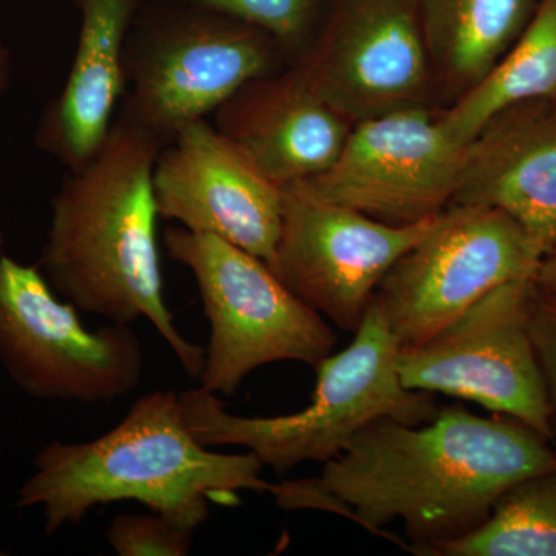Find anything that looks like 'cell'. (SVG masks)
Here are the masks:
<instances>
[{"mask_svg": "<svg viewBox=\"0 0 556 556\" xmlns=\"http://www.w3.org/2000/svg\"><path fill=\"white\" fill-rule=\"evenodd\" d=\"M466 146L430 109L401 110L353 124L338 160L295 185L388 225H412L453 203Z\"/></svg>", "mask_w": 556, "mask_h": 556, "instance_id": "cell-12", "label": "cell"}, {"mask_svg": "<svg viewBox=\"0 0 556 556\" xmlns=\"http://www.w3.org/2000/svg\"><path fill=\"white\" fill-rule=\"evenodd\" d=\"M556 104V0H540L521 35L473 89L438 119L459 144H468L500 113L525 102Z\"/></svg>", "mask_w": 556, "mask_h": 556, "instance_id": "cell-18", "label": "cell"}, {"mask_svg": "<svg viewBox=\"0 0 556 556\" xmlns=\"http://www.w3.org/2000/svg\"><path fill=\"white\" fill-rule=\"evenodd\" d=\"M185 2L251 25L269 35L278 46L295 47L308 36L321 0H185Z\"/></svg>", "mask_w": 556, "mask_h": 556, "instance_id": "cell-20", "label": "cell"}, {"mask_svg": "<svg viewBox=\"0 0 556 556\" xmlns=\"http://www.w3.org/2000/svg\"><path fill=\"white\" fill-rule=\"evenodd\" d=\"M0 364L27 396L108 404L127 396L144 372V350L130 325L90 331L78 309L54 295L38 266L0 257Z\"/></svg>", "mask_w": 556, "mask_h": 556, "instance_id": "cell-7", "label": "cell"}, {"mask_svg": "<svg viewBox=\"0 0 556 556\" xmlns=\"http://www.w3.org/2000/svg\"><path fill=\"white\" fill-rule=\"evenodd\" d=\"M189 7L130 33L124 54L119 116L164 142L269 75L278 46L251 25Z\"/></svg>", "mask_w": 556, "mask_h": 556, "instance_id": "cell-6", "label": "cell"}, {"mask_svg": "<svg viewBox=\"0 0 556 556\" xmlns=\"http://www.w3.org/2000/svg\"><path fill=\"white\" fill-rule=\"evenodd\" d=\"M555 468L547 439L514 417L448 407L416 426L375 420L318 477L277 482L269 495L283 510L328 511L380 536L399 519L409 552L431 555L478 529L510 486Z\"/></svg>", "mask_w": 556, "mask_h": 556, "instance_id": "cell-1", "label": "cell"}, {"mask_svg": "<svg viewBox=\"0 0 556 556\" xmlns=\"http://www.w3.org/2000/svg\"><path fill=\"white\" fill-rule=\"evenodd\" d=\"M533 292V280L508 281L434 338L401 348L397 369L404 387L477 402L551 439V401L529 334Z\"/></svg>", "mask_w": 556, "mask_h": 556, "instance_id": "cell-9", "label": "cell"}, {"mask_svg": "<svg viewBox=\"0 0 556 556\" xmlns=\"http://www.w3.org/2000/svg\"><path fill=\"white\" fill-rule=\"evenodd\" d=\"M529 334L546 382L552 426L556 427V298H536V289L530 302Z\"/></svg>", "mask_w": 556, "mask_h": 556, "instance_id": "cell-22", "label": "cell"}, {"mask_svg": "<svg viewBox=\"0 0 556 556\" xmlns=\"http://www.w3.org/2000/svg\"><path fill=\"white\" fill-rule=\"evenodd\" d=\"M78 47L60 98L40 123L38 144L76 169L101 148L124 94V54L139 0H76Z\"/></svg>", "mask_w": 556, "mask_h": 556, "instance_id": "cell-16", "label": "cell"}, {"mask_svg": "<svg viewBox=\"0 0 556 556\" xmlns=\"http://www.w3.org/2000/svg\"><path fill=\"white\" fill-rule=\"evenodd\" d=\"M166 142L123 116L101 148L70 170L51 200L40 273L76 309L131 325L146 318L190 379L204 350L178 331L164 299L153 170Z\"/></svg>", "mask_w": 556, "mask_h": 556, "instance_id": "cell-2", "label": "cell"}, {"mask_svg": "<svg viewBox=\"0 0 556 556\" xmlns=\"http://www.w3.org/2000/svg\"><path fill=\"white\" fill-rule=\"evenodd\" d=\"M195 530L181 519L149 510L113 518L105 538L119 556H188Z\"/></svg>", "mask_w": 556, "mask_h": 556, "instance_id": "cell-21", "label": "cell"}, {"mask_svg": "<svg viewBox=\"0 0 556 556\" xmlns=\"http://www.w3.org/2000/svg\"><path fill=\"white\" fill-rule=\"evenodd\" d=\"M16 507L42 508L43 533L79 526L94 507L137 501L199 527L207 501L236 504L237 492L270 493L252 452L217 453L201 445L186 426L181 399L156 390L137 399L126 417L93 441L49 442L33 460Z\"/></svg>", "mask_w": 556, "mask_h": 556, "instance_id": "cell-3", "label": "cell"}, {"mask_svg": "<svg viewBox=\"0 0 556 556\" xmlns=\"http://www.w3.org/2000/svg\"><path fill=\"white\" fill-rule=\"evenodd\" d=\"M11 78V60L9 50L5 49L2 42H0V94L9 89ZM3 239L2 226H0V257L3 255Z\"/></svg>", "mask_w": 556, "mask_h": 556, "instance_id": "cell-24", "label": "cell"}, {"mask_svg": "<svg viewBox=\"0 0 556 556\" xmlns=\"http://www.w3.org/2000/svg\"><path fill=\"white\" fill-rule=\"evenodd\" d=\"M172 260L195 278L211 327L201 388L232 396L254 369L294 361L316 368L336 334L263 260L208 233L164 232Z\"/></svg>", "mask_w": 556, "mask_h": 556, "instance_id": "cell-5", "label": "cell"}, {"mask_svg": "<svg viewBox=\"0 0 556 556\" xmlns=\"http://www.w3.org/2000/svg\"><path fill=\"white\" fill-rule=\"evenodd\" d=\"M215 113V127L281 189L327 170L353 127L294 67L251 80Z\"/></svg>", "mask_w": 556, "mask_h": 556, "instance_id": "cell-15", "label": "cell"}, {"mask_svg": "<svg viewBox=\"0 0 556 556\" xmlns=\"http://www.w3.org/2000/svg\"><path fill=\"white\" fill-rule=\"evenodd\" d=\"M433 78L452 102L485 78L521 35L533 0H417Z\"/></svg>", "mask_w": 556, "mask_h": 556, "instance_id": "cell-17", "label": "cell"}, {"mask_svg": "<svg viewBox=\"0 0 556 556\" xmlns=\"http://www.w3.org/2000/svg\"><path fill=\"white\" fill-rule=\"evenodd\" d=\"M434 556H556V468L507 490L473 532Z\"/></svg>", "mask_w": 556, "mask_h": 556, "instance_id": "cell-19", "label": "cell"}, {"mask_svg": "<svg viewBox=\"0 0 556 556\" xmlns=\"http://www.w3.org/2000/svg\"><path fill=\"white\" fill-rule=\"evenodd\" d=\"M438 215L388 225L288 186L274 274L336 327L356 332L382 278L427 236Z\"/></svg>", "mask_w": 556, "mask_h": 556, "instance_id": "cell-11", "label": "cell"}, {"mask_svg": "<svg viewBox=\"0 0 556 556\" xmlns=\"http://www.w3.org/2000/svg\"><path fill=\"white\" fill-rule=\"evenodd\" d=\"M399 350L371 300L353 343L314 368L317 380L308 407L283 416H237L226 412L217 394L200 387L179 393L186 426L204 447H244L277 475L305 463H328L375 420L391 417L416 426L438 415L431 393L402 383Z\"/></svg>", "mask_w": 556, "mask_h": 556, "instance_id": "cell-4", "label": "cell"}, {"mask_svg": "<svg viewBox=\"0 0 556 556\" xmlns=\"http://www.w3.org/2000/svg\"><path fill=\"white\" fill-rule=\"evenodd\" d=\"M351 124L428 108L433 68L417 0H334L324 30L294 65Z\"/></svg>", "mask_w": 556, "mask_h": 556, "instance_id": "cell-10", "label": "cell"}, {"mask_svg": "<svg viewBox=\"0 0 556 556\" xmlns=\"http://www.w3.org/2000/svg\"><path fill=\"white\" fill-rule=\"evenodd\" d=\"M452 204L500 208L543 258L556 244V105H515L466 146Z\"/></svg>", "mask_w": 556, "mask_h": 556, "instance_id": "cell-14", "label": "cell"}, {"mask_svg": "<svg viewBox=\"0 0 556 556\" xmlns=\"http://www.w3.org/2000/svg\"><path fill=\"white\" fill-rule=\"evenodd\" d=\"M543 255L506 212L450 204L380 281L372 302L399 346L427 342L493 289L533 280Z\"/></svg>", "mask_w": 556, "mask_h": 556, "instance_id": "cell-8", "label": "cell"}, {"mask_svg": "<svg viewBox=\"0 0 556 556\" xmlns=\"http://www.w3.org/2000/svg\"><path fill=\"white\" fill-rule=\"evenodd\" d=\"M160 218L276 263L283 189L228 137L200 119L161 149L153 170Z\"/></svg>", "mask_w": 556, "mask_h": 556, "instance_id": "cell-13", "label": "cell"}, {"mask_svg": "<svg viewBox=\"0 0 556 556\" xmlns=\"http://www.w3.org/2000/svg\"><path fill=\"white\" fill-rule=\"evenodd\" d=\"M536 292L556 298V244L551 252L541 260L535 278H533Z\"/></svg>", "mask_w": 556, "mask_h": 556, "instance_id": "cell-23", "label": "cell"}]
</instances>
